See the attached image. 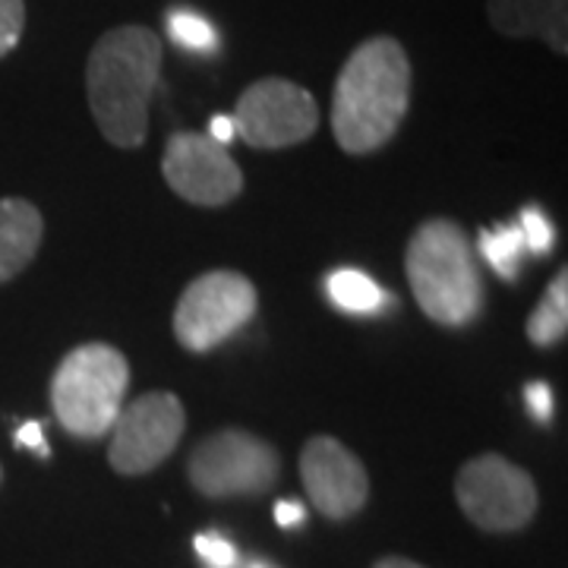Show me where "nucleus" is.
<instances>
[{"instance_id": "b1692460", "label": "nucleus", "mask_w": 568, "mask_h": 568, "mask_svg": "<svg viewBox=\"0 0 568 568\" xmlns=\"http://www.w3.org/2000/svg\"><path fill=\"white\" fill-rule=\"evenodd\" d=\"M209 136H212L215 142H222V145H227V142L237 136L234 121H231V118H224V114H215V118H212V123H209Z\"/></svg>"}, {"instance_id": "39448f33", "label": "nucleus", "mask_w": 568, "mask_h": 568, "mask_svg": "<svg viewBox=\"0 0 568 568\" xmlns=\"http://www.w3.org/2000/svg\"><path fill=\"white\" fill-rule=\"evenodd\" d=\"M260 310L256 284L241 272L215 268L183 287L174 306V338L190 354H209L237 335Z\"/></svg>"}, {"instance_id": "f8f14e48", "label": "nucleus", "mask_w": 568, "mask_h": 568, "mask_svg": "<svg viewBox=\"0 0 568 568\" xmlns=\"http://www.w3.org/2000/svg\"><path fill=\"white\" fill-rule=\"evenodd\" d=\"M493 29L508 39H540L568 54V0H487Z\"/></svg>"}, {"instance_id": "9b49d317", "label": "nucleus", "mask_w": 568, "mask_h": 568, "mask_svg": "<svg viewBox=\"0 0 568 568\" xmlns=\"http://www.w3.org/2000/svg\"><path fill=\"white\" fill-rule=\"evenodd\" d=\"M301 477L310 503L332 521L357 515L369 499L364 462L332 436H313L301 452Z\"/></svg>"}, {"instance_id": "ddd939ff", "label": "nucleus", "mask_w": 568, "mask_h": 568, "mask_svg": "<svg viewBox=\"0 0 568 568\" xmlns=\"http://www.w3.org/2000/svg\"><path fill=\"white\" fill-rule=\"evenodd\" d=\"M41 237H44V219L39 205L20 196H3L0 200V284L17 278L36 260Z\"/></svg>"}, {"instance_id": "6e6552de", "label": "nucleus", "mask_w": 568, "mask_h": 568, "mask_svg": "<svg viewBox=\"0 0 568 568\" xmlns=\"http://www.w3.org/2000/svg\"><path fill=\"white\" fill-rule=\"evenodd\" d=\"M231 121L237 136L253 149H287L320 130V104L304 85L265 77L241 92Z\"/></svg>"}, {"instance_id": "1a4fd4ad", "label": "nucleus", "mask_w": 568, "mask_h": 568, "mask_svg": "<svg viewBox=\"0 0 568 568\" xmlns=\"http://www.w3.org/2000/svg\"><path fill=\"white\" fill-rule=\"evenodd\" d=\"M186 426V414L178 395L149 392L121 407L111 426L108 462L123 477H140L162 465L178 448Z\"/></svg>"}, {"instance_id": "4be33fe9", "label": "nucleus", "mask_w": 568, "mask_h": 568, "mask_svg": "<svg viewBox=\"0 0 568 568\" xmlns=\"http://www.w3.org/2000/svg\"><path fill=\"white\" fill-rule=\"evenodd\" d=\"M17 446L36 448L41 458L51 455V452H48V443H44V433H41V424H36V420H29V424H22L20 429H17Z\"/></svg>"}, {"instance_id": "20e7f679", "label": "nucleus", "mask_w": 568, "mask_h": 568, "mask_svg": "<svg viewBox=\"0 0 568 568\" xmlns=\"http://www.w3.org/2000/svg\"><path fill=\"white\" fill-rule=\"evenodd\" d=\"M130 388V364L118 347L92 342L73 347L51 379V407L67 433L102 439L121 414Z\"/></svg>"}, {"instance_id": "6ab92c4d", "label": "nucleus", "mask_w": 568, "mask_h": 568, "mask_svg": "<svg viewBox=\"0 0 568 568\" xmlns=\"http://www.w3.org/2000/svg\"><path fill=\"white\" fill-rule=\"evenodd\" d=\"M26 29V0H0V58H7Z\"/></svg>"}, {"instance_id": "2eb2a0df", "label": "nucleus", "mask_w": 568, "mask_h": 568, "mask_svg": "<svg viewBox=\"0 0 568 568\" xmlns=\"http://www.w3.org/2000/svg\"><path fill=\"white\" fill-rule=\"evenodd\" d=\"M325 291L332 297V304L342 306L347 313H376L386 304V291L373 282L369 275L357 272V268H338L328 275Z\"/></svg>"}, {"instance_id": "393cba45", "label": "nucleus", "mask_w": 568, "mask_h": 568, "mask_svg": "<svg viewBox=\"0 0 568 568\" xmlns=\"http://www.w3.org/2000/svg\"><path fill=\"white\" fill-rule=\"evenodd\" d=\"M373 568H424L420 562H410L405 556H386V559H379Z\"/></svg>"}, {"instance_id": "f257e3e1", "label": "nucleus", "mask_w": 568, "mask_h": 568, "mask_svg": "<svg viewBox=\"0 0 568 568\" xmlns=\"http://www.w3.org/2000/svg\"><path fill=\"white\" fill-rule=\"evenodd\" d=\"M410 108V61L392 36L366 39L351 51L332 92V133L347 155L383 149Z\"/></svg>"}, {"instance_id": "9d476101", "label": "nucleus", "mask_w": 568, "mask_h": 568, "mask_svg": "<svg viewBox=\"0 0 568 568\" xmlns=\"http://www.w3.org/2000/svg\"><path fill=\"white\" fill-rule=\"evenodd\" d=\"M162 174L168 186L193 205L219 209L241 196L244 171L212 136L181 130L164 145Z\"/></svg>"}, {"instance_id": "f03ea898", "label": "nucleus", "mask_w": 568, "mask_h": 568, "mask_svg": "<svg viewBox=\"0 0 568 568\" xmlns=\"http://www.w3.org/2000/svg\"><path fill=\"white\" fill-rule=\"evenodd\" d=\"M162 58V39L149 26H118L95 41L85 63V99L111 145L140 149L149 136Z\"/></svg>"}, {"instance_id": "4468645a", "label": "nucleus", "mask_w": 568, "mask_h": 568, "mask_svg": "<svg viewBox=\"0 0 568 568\" xmlns=\"http://www.w3.org/2000/svg\"><path fill=\"white\" fill-rule=\"evenodd\" d=\"M528 342L537 347H552L566 338L568 332V272L562 268L552 282L547 284L537 310L528 316Z\"/></svg>"}, {"instance_id": "dca6fc26", "label": "nucleus", "mask_w": 568, "mask_h": 568, "mask_svg": "<svg viewBox=\"0 0 568 568\" xmlns=\"http://www.w3.org/2000/svg\"><path fill=\"white\" fill-rule=\"evenodd\" d=\"M477 246H480V256L496 268L499 278H506V282L518 278L521 260L528 256V246H525L518 224H499V227L480 231Z\"/></svg>"}, {"instance_id": "f3484780", "label": "nucleus", "mask_w": 568, "mask_h": 568, "mask_svg": "<svg viewBox=\"0 0 568 568\" xmlns=\"http://www.w3.org/2000/svg\"><path fill=\"white\" fill-rule=\"evenodd\" d=\"M168 32H171V39L183 44V48H190V51H212L215 48V29L203 20V17H196V13H186V10H174L171 13V20H168Z\"/></svg>"}, {"instance_id": "bb28decb", "label": "nucleus", "mask_w": 568, "mask_h": 568, "mask_svg": "<svg viewBox=\"0 0 568 568\" xmlns=\"http://www.w3.org/2000/svg\"><path fill=\"white\" fill-rule=\"evenodd\" d=\"M0 480H3V467H0Z\"/></svg>"}, {"instance_id": "7ed1b4c3", "label": "nucleus", "mask_w": 568, "mask_h": 568, "mask_svg": "<svg viewBox=\"0 0 568 568\" xmlns=\"http://www.w3.org/2000/svg\"><path fill=\"white\" fill-rule=\"evenodd\" d=\"M405 272L414 301L433 323L462 328L480 316L484 278L462 224L448 219L420 224L407 241Z\"/></svg>"}, {"instance_id": "412c9836", "label": "nucleus", "mask_w": 568, "mask_h": 568, "mask_svg": "<svg viewBox=\"0 0 568 568\" xmlns=\"http://www.w3.org/2000/svg\"><path fill=\"white\" fill-rule=\"evenodd\" d=\"M525 398H528V410L540 420V424H549V420H552L556 398H552V388H549L547 383H528V386H525Z\"/></svg>"}, {"instance_id": "a878e982", "label": "nucleus", "mask_w": 568, "mask_h": 568, "mask_svg": "<svg viewBox=\"0 0 568 568\" xmlns=\"http://www.w3.org/2000/svg\"><path fill=\"white\" fill-rule=\"evenodd\" d=\"M250 568H272V566H265V562H253V566Z\"/></svg>"}, {"instance_id": "aec40b11", "label": "nucleus", "mask_w": 568, "mask_h": 568, "mask_svg": "<svg viewBox=\"0 0 568 568\" xmlns=\"http://www.w3.org/2000/svg\"><path fill=\"white\" fill-rule=\"evenodd\" d=\"M196 556L203 559L205 568H234L237 566V549L231 540H224L222 534H200L193 540Z\"/></svg>"}, {"instance_id": "0eeeda50", "label": "nucleus", "mask_w": 568, "mask_h": 568, "mask_svg": "<svg viewBox=\"0 0 568 568\" xmlns=\"http://www.w3.org/2000/svg\"><path fill=\"white\" fill-rule=\"evenodd\" d=\"M278 452L246 429H222L193 448L186 474L196 493L209 499L260 496L278 480Z\"/></svg>"}, {"instance_id": "423d86ee", "label": "nucleus", "mask_w": 568, "mask_h": 568, "mask_svg": "<svg viewBox=\"0 0 568 568\" xmlns=\"http://www.w3.org/2000/svg\"><path fill=\"white\" fill-rule=\"evenodd\" d=\"M455 499L470 525L489 534L528 528L537 515V487L528 470L487 452L462 465L455 477Z\"/></svg>"}, {"instance_id": "5701e85b", "label": "nucleus", "mask_w": 568, "mask_h": 568, "mask_svg": "<svg viewBox=\"0 0 568 568\" xmlns=\"http://www.w3.org/2000/svg\"><path fill=\"white\" fill-rule=\"evenodd\" d=\"M275 521L282 525V528H297V525H304L306 521V508L301 503H294V499H282L278 506H275Z\"/></svg>"}, {"instance_id": "a211bd4d", "label": "nucleus", "mask_w": 568, "mask_h": 568, "mask_svg": "<svg viewBox=\"0 0 568 568\" xmlns=\"http://www.w3.org/2000/svg\"><path fill=\"white\" fill-rule=\"evenodd\" d=\"M518 227H521V237H525L528 253H534V256H547L549 250H552L556 231H552L549 219L537 209V205L521 209V222H518Z\"/></svg>"}]
</instances>
